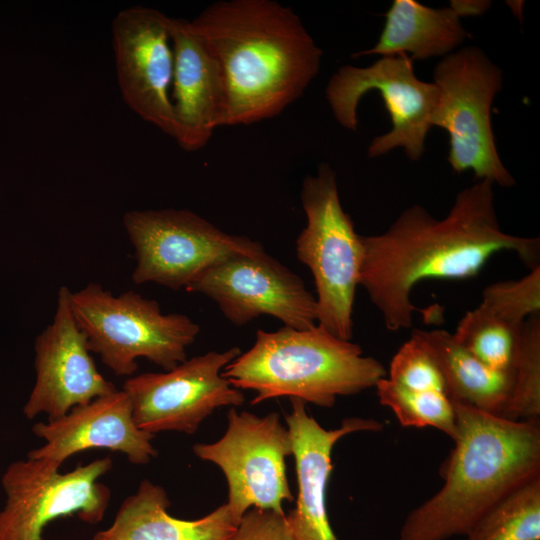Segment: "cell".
Segmentation results:
<instances>
[{
  "label": "cell",
  "instance_id": "5bb4252c",
  "mask_svg": "<svg viewBox=\"0 0 540 540\" xmlns=\"http://www.w3.org/2000/svg\"><path fill=\"white\" fill-rule=\"evenodd\" d=\"M169 21L157 9L133 5L116 14L112 38L123 101L144 121L173 137L174 52Z\"/></svg>",
  "mask_w": 540,
  "mask_h": 540
},
{
  "label": "cell",
  "instance_id": "e0dca14e",
  "mask_svg": "<svg viewBox=\"0 0 540 540\" xmlns=\"http://www.w3.org/2000/svg\"><path fill=\"white\" fill-rule=\"evenodd\" d=\"M174 52L171 100L173 139L181 149H202L223 126L227 94L220 63L190 20L170 17Z\"/></svg>",
  "mask_w": 540,
  "mask_h": 540
},
{
  "label": "cell",
  "instance_id": "9a60e30c",
  "mask_svg": "<svg viewBox=\"0 0 540 540\" xmlns=\"http://www.w3.org/2000/svg\"><path fill=\"white\" fill-rule=\"evenodd\" d=\"M70 295L68 287H60L53 321L35 340L36 380L23 408L28 419L40 413L47 414L48 420L57 419L117 390L90 355L87 337L74 319Z\"/></svg>",
  "mask_w": 540,
  "mask_h": 540
},
{
  "label": "cell",
  "instance_id": "d6986e66",
  "mask_svg": "<svg viewBox=\"0 0 540 540\" xmlns=\"http://www.w3.org/2000/svg\"><path fill=\"white\" fill-rule=\"evenodd\" d=\"M169 506L165 489L145 479L92 540H229L237 527L226 503L195 520L171 516Z\"/></svg>",
  "mask_w": 540,
  "mask_h": 540
},
{
  "label": "cell",
  "instance_id": "ac0fdd59",
  "mask_svg": "<svg viewBox=\"0 0 540 540\" xmlns=\"http://www.w3.org/2000/svg\"><path fill=\"white\" fill-rule=\"evenodd\" d=\"M285 416L293 445L298 483L296 506L286 515L294 540H338L329 522L326 494L332 471L331 453L344 436L378 432L383 424L372 418H345L336 429L323 428L306 410L304 401L290 399Z\"/></svg>",
  "mask_w": 540,
  "mask_h": 540
},
{
  "label": "cell",
  "instance_id": "d4e9b609",
  "mask_svg": "<svg viewBox=\"0 0 540 540\" xmlns=\"http://www.w3.org/2000/svg\"><path fill=\"white\" fill-rule=\"evenodd\" d=\"M512 369L513 387L501 417L513 421L539 419L540 313L522 323Z\"/></svg>",
  "mask_w": 540,
  "mask_h": 540
},
{
  "label": "cell",
  "instance_id": "5b68a950",
  "mask_svg": "<svg viewBox=\"0 0 540 540\" xmlns=\"http://www.w3.org/2000/svg\"><path fill=\"white\" fill-rule=\"evenodd\" d=\"M74 319L85 333L90 352L117 376H132L138 358L168 371L187 359L186 350L200 332L189 316L164 314L156 300L134 291L114 296L98 283L72 292Z\"/></svg>",
  "mask_w": 540,
  "mask_h": 540
},
{
  "label": "cell",
  "instance_id": "2e32d148",
  "mask_svg": "<svg viewBox=\"0 0 540 540\" xmlns=\"http://www.w3.org/2000/svg\"><path fill=\"white\" fill-rule=\"evenodd\" d=\"M33 433L45 443L27 458L43 460L58 468L69 457L89 449L125 454L130 463L144 465L157 457L155 434L140 429L124 390L97 397L72 408L64 416L36 423Z\"/></svg>",
  "mask_w": 540,
  "mask_h": 540
},
{
  "label": "cell",
  "instance_id": "7c38bea8",
  "mask_svg": "<svg viewBox=\"0 0 540 540\" xmlns=\"http://www.w3.org/2000/svg\"><path fill=\"white\" fill-rule=\"evenodd\" d=\"M240 354L239 347L209 351L168 371L127 378L122 390L130 399L136 425L152 434H193L216 409L241 406L243 392L222 375Z\"/></svg>",
  "mask_w": 540,
  "mask_h": 540
},
{
  "label": "cell",
  "instance_id": "9c48e42d",
  "mask_svg": "<svg viewBox=\"0 0 540 540\" xmlns=\"http://www.w3.org/2000/svg\"><path fill=\"white\" fill-rule=\"evenodd\" d=\"M372 90L381 95L392 128L371 141L368 157H379L400 147L410 160H419L438 102L435 83L420 80L413 61L405 54L382 56L366 67L344 65L331 76L325 89L332 114L343 128L357 130L359 102Z\"/></svg>",
  "mask_w": 540,
  "mask_h": 540
},
{
  "label": "cell",
  "instance_id": "30bf717a",
  "mask_svg": "<svg viewBox=\"0 0 540 540\" xmlns=\"http://www.w3.org/2000/svg\"><path fill=\"white\" fill-rule=\"evenodd\" d=\"M193 451L225 475L226 504L237 525L251 508L283 514V501L294 499L285 463L293 454L292 439L276 412L261 417L231 407L224 435L213 443L195 444Z\"/></svg>",
  "mask_w": 540,
  "mask_h": 540
},
{
  "label": "cell",
  "instance_id": "277c9868",
  "mask_svg": "<svg viewBox=\"0 0 540 540\" xmlns=\"http://www.w3.org/2000/svg\"><path fill=\"white\" fill-rule=\"evenodd\" d=\"M387 371L362 348L319 324L259 329L253 346L236 357L222 375L239 390H253L252 404L278 397L332 407L337 397L374 387Z\"/></svg>",
  "mask_w": 540,
  "mask_h": 540
},
{
  "label": "cell",
  "instance_id": "cb8c5ba5",
  "mask_svg": "<svg viewBox=\"0 0 540 540\" xmlns=\"http://www.w3.org/2000/svg\"><path fill=\"white\" fill-rule=\"evenodd\" d=\"M374 387L380 403L393 411L402 426L434 427L456 439L454 406L445 392L407 389L386 377Z\"/></svg>",
  "mask_w": 540,
  "mask_h": 540
},
{
  "label": "cell",
  "instance_id": "ba28073f",
  "mask_svg": "<svg viewBox=\"0 0 540 540\" xmlns=\"http://www.w3.org/2000/svg\"><path fill=\"white\" fill-rule=\"evenodd\" d=\"M123 225L135 249V284L186 287L207 268L229 256H255L263 246L245 236L231 235L187 209L131 210Z\"/></svg>",
  "mask_w": 540,
  "mask_h": 540
},
{
  "label": "cell",
  "instance_id": "3957f363",
  "mask_svg": "<svg viewBox=\"0 0 540 540\" xmlns=\"http://www.w3.org/2000/svg\"><path fill=\"white\" fill-rule=\"evenodd\" d=\"M457 437L442 488L406 517L399 540L466 535L507 495L540 476V420L513 421L452 401Z\"/></svg>",
  "mask_w": 540,
  "mask_h": 540
},
{
  "label": "cell",
  "instance_id": "8fae6325",
  "mask_svg": "<svg viewBox=\"0 0 540 540\" xmlns=\"http://www.w3.org/2000/svg\"><path fill=\"white\" fill-rule=\"evenodd\" d=\"M112 464L104 457L62 473L39 459L11 463L1 480L7 499L0 511V540H41L44 527L59 517L100 522L111 493L98 479Z\"/></svg>",
  "mask_w": 540,
  "mask_h": 540
},
{
  "label": "cell",
  "instance_id": "52a82bcc",
  "mask_svg": "<svg viewBox=\"0 0 540 540\" xmlns=\"http://www.w3.org/2000/svg\"><path fill=\"white\" fill-rule=\"evenodd\" d=\"M439 97L431 124L449 137L447 160L460 174L472 170L475 179L511 187L515 179L497 150L491 107L503 85V74L478 47L454 51L433 71Z\"/></svg>",
  "mask_w": 540,
  "mask_h": 540
},
{
  "label": "cell",
  "instance_id": "7a4b0ae2",
  "mask_svg": "<svg viewBox=\"0 0 540 540\" xmlns=\"http://www.w3.org/2000/svg\"><path fill=\"white\" fill-rule=\"evenodd\" d=\"M224 75L223 126L280 115L320 71L323 51L300 17L273 0H220L190 20Z\"/></svg>",
  "mask_w": 540,
  "mask_h": 540
},
{
  "label": "cell",
  "instance_id": "484cf974",
  "mask_svg": "<svg viewBox=\"0 0 540 540\" xmlns=\"http://www.w3.org/2000/svg\"><path fill=\"white\" fill-rule=\"evenodd\" d=\"M483 307L515 326L540 312V266L520 280L501 281L486 286Z\"/></svg>",
  "mask_w": 540,
  "mask_h": 540
},
{
  "label": "cell",
  "instance_id": "4fadbf2b",
  "mask_svg": "<svg viewBox=\"0 0 540 540\" xmlns=\"http://www.w3.org/2000/svg\"><path fill=\"white\" fill-rule=\"evenodd\" d=\"M185 290L211 298L235 326L261 315L295 329L317 324L316 297L298 275L265 251L229 256L203 271Z\"/></svg>",
  "mask_w": 540,
  "mask_h": 540
},
{
  "label": "cell",
  "instance_id": "83f0119b",
  "mask_svg": "<svg viewBox=\"0 0 540 540\" xmlns=\"http://www.w3.org/2000/svg\"><path fill=\"white\" fill-rule=\"evenodd\" d=\"M229 540H294L286 514L271 510L249 509Z\"/></svg>",
  "mask_w": 540,
  "mask_h": 540
},
{
  "label": "cell",
  "instance_id": "8992f818",
  "mask_svg": "<svg viewBox=\"0 0 540 540\" xmlns=\"http://www.w3.org/2000/svg\"><path fill=\"white\" fill-rule=\"evenodd\" d=\"M300 200L307 224L296 240V255L314 278L317 324L351 340L361 235L341 205L336 173L329 164H319L315 174L303 179Z\"/></svg>",
  "mask_w": 540,
  "mask_h": 540
},
{
  "label": "cell",
  "instance_id": "ffe728a7",
  "mask_svg": "<svg viewBox=\"0 0 540 540\" xmlns=\"http://www.w3.org/2000/svg\"><path fill=\"white\" fill-rule=\"evenodd\" d=\"M461 14L449 7L432 8L415 0H394L385 13V23L376 44L352 57L405 54L414 60L452 53L467 38Z\"/></svg>",
  "mask_w": 540,
  "mask_h": 540
},
{
  "label": "cell",
  "instance_id": "4316f807",
  "mask_svg": "<svg viewBox=\"0 0 540 540\" xmlns=\"http://www.w3.org/2000/svg\"><path fill=\"white\" fill-rule=\"evenodd\" d=\"M388 379L411 390L446 393L445 381L436 361L424 344L412 336L393 356Z\"/></svg>",
  "mask_w": 540,
  "mask_h": 540
},
{
  "label": "cell",
  "instance_id": "44dd1931",
  "mask_svg": "<svg viewBox=\"0 0 540 540\" xmlns=\"http://www.w3.org/2000/svg\"><path fill=\"white\" fill-rule=\"evenodd\" d=\"M424 344L436 361L451 401L501 416L511 395L513 371L493 370L442 329H414L411 334Z\"/></svg>",
  "mask_w": 540,
  "mask_h": 540
},
{
  "label": "cell",
  "instance_id": "603a6c76",
  "mask_svg": "<svg viewBox=\"0 0 540 540\" xmlns=\"http://www.w3.org/2000/svg\"><path fill=\"white\" fill-rule=\"evenodd\" d=\"M521 325H512L479 305L462 317L452 335L487 367L507 372L513 371Z\"/></svg>",
  "mask_w": 540,
  "mask_h": 540
},
{
  "label": "cell",
  "instance_id": "6da1fadb",
  "mask_svg": "<svg viewBox=\"0 0 540 540\" xmlns=\"http://www.w3.org/2000/svg\"><path fill=\"white\" fill-rule=\"evenodd\" d=\"M494 184L477 180L462 189L444 218L414 204L381 234L362 236L359 285L390 331L410 328L413 288L427 279L475 277L498 252L512 251L531 269L539 266L540 238L508 234L494 206Z\"/></svg>",
  "mask_w": 540,
  "mask_h": 540
},
{
  "label": "cell",
  "instance_id": "7402d4cb",
  "mask_svg": "<svg viewBox=\"0 0 540 540\" xmlns=\"http://www.w3.org/2000/svg\"><path fill=\"white\" fill-rule=\"evenodd\" d=\"M466 540H540V476L491 508Z\"/></svg>",
  "mask_w": 540,
  "mask_h": 540
}]
</instances>
